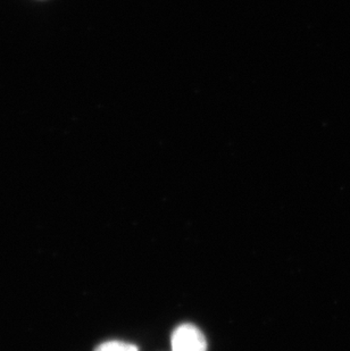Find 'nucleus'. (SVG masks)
Listing matches in <instances>:
<instances>
[{
  "label": "nucleus",
  "instance_id": "f03ea898",
  "mask_svg": "<svg viewBox=\"0 0 350 351\" xmlns=\"http://www.w3.org/2000/svg\"><path fill=\"white\" fill-rule=\"evenodd\" d=\"M95 351H139V349L137 346L131 345L128 342L112 340V341L103 342Z\"/></svg>",
  "mask_w": 350,
  "mask_h": 351
},
{
  "label": "nucleus",
  "instance_id": "f257e3e1",
  "mask_svg": "<svg viewBox=\"0 0 350 351\" xmlns=\"http://www.w3.org/2000/svg\"><path fill=\"white\" fill-rule=\"evenodd\" d=\"M171 346L172 351H207L205 335L192 324H182L175 328Z\"/></svg>",
  "mask_w": 350,
  "mask_h": 351
}]
</instances>
